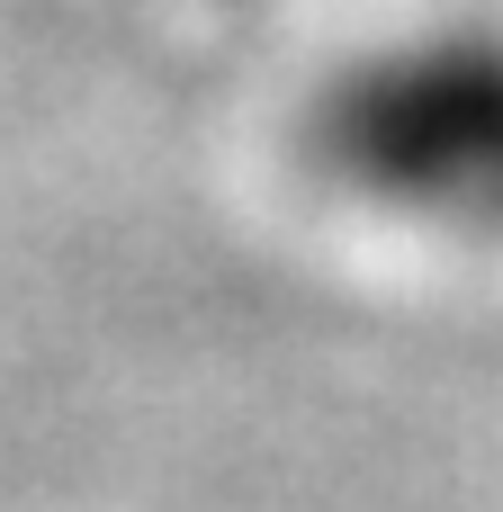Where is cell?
<instances>
[{
  "instance_id": "1",
  "label": "cell",
  "mask_w": 503,
  "mask_h": 512,
  "mask_svg": "<svg viewBox=\"0 0 503 512\" xmlns=\"http://www.w3.org/2000/svg\"><path fill=\"white\" fill-rule=\"evenodd\" d=\"M315 162L414 225L503 234V27H441L351 63L315 99Z\"/></svg>"
}]
</instances>
